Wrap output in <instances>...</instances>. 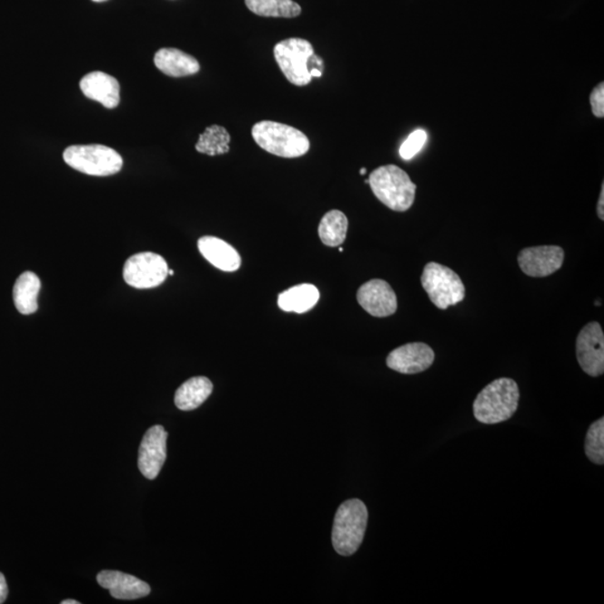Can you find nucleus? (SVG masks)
Masks as SVG:
<instances>
[{
    "instance_id": "nucleus-1",
    "label": "nucleus",
    "mask_w": 604,
    "mask_h": 604,
    "mask_svg": "<svg viewBox=\"0 0 604 604\" xmlns=\"http://www.w3.org/2000/svg\"><path fill=\"white\" fill-rule=\"evenodd\" d=\"M519 388L514 379L501 378L487 385L474 402L476 420L484 425H497L509 420L518 411Z\"/></svg>"
},
{
    "instance_id": "nucleus-2",
    "label": "nucleus",
    "mask_w": 604,
    "mask_h": 604,
    "mask_svg": "<svg viewBox=\"0 0 604 604\" xmlns=\"http://www.w3.org/2000/svg\"><path fill=\"white\" fill-rule=\"evenodd\" d=\"M368 185L379 202L396 212H407L416 199L417 185L396 165L381 166L369 175Z\"/></svg>"
},
{
    "instance_id": "nucleus-3",
    "label": "nucleus",
    "mask_w": 604,
    "mask_h": 604,
    "mask_svg": "<svg viewBox=\"0 0 604 604\" xmlns=\"http://www.w3.org/2000/svg\"><path fill=\"white\" fill-rule=\"evenodd\" d=\"M368 522L367 505L359 499L344 501L336 511L333 534V547L342 557H350L357 552L364 540Z\"/></svg>"
},
{
    "instance_id": "nucleus-4",
    "label": "nucleus",
    "mask_w": 604,
    "mask_h": 604,
    "mask_svg": "<svg viewBox=\"0 0 604 604\" xmlns=\"http://www.w3.org/2000/svg\"><path fill=\"white\" fill-rule=\"evenodd\" d=\"M252 137L267 153L282 158H298L310 149L307 136L294 126L263 120L252 126Z\"/></svg>"
},
{
    "instance_id": "nucleus-5",
    "label": "nucleus",
    "mask_w": 604,
    "mask_h": 604,
    "mask_svg": "<svg viewBox=\"0 0 604 604\" xmlns=\"http://www.w3.org/2000/svg\"><path fill=\"white\" fill-rule=\"evenodd\" d=\"M63 158L70 167L90 176H111L119 173L124 166L123 157L104 145L70 146L65 150Z\"/></svg>"
},
{
    "instance_id": "nucleus-6",
    "label": "nucleus",
    "mask_w": 604,
    "mask_h": 604,
    "mask_svg": "<svg viewBox=\"0 0 604 604\" xmlns=\"http://www.w3.org/2000/svg\"><path fill=\"white\" fill-rule=\"evenodd\" d=\"M421 284L432 304L441 310L459 304L466 297V287L461 277L440 263H427Z\"/></svg>"
},
{
    "instance_id": "nucleus-7",
    "label": "nucleus",
    "mask_w": 604,
    "mask_h": 604,
    "mask_svg": "<svg viewBox=\"0 0 604 604\" xmlns=\"http://www.w3.org/2000/svg\"><path fill=\"white\" fill-rule=\"evenodd\" d=\"M274 55L277 65L292 85L305 86L313 80L309 61L315 55V50L309 41L298 37L287 38L277 44Z\"/></svg>"
},
{
    "instance_id": "nucleus-8",
    "label": "nucleus",
    "mask_w": 604,
    "mask_h": 604,
    "mask_svg": "<svg viewBox=\"0 0 604 604\" xmlns=\"http://www.w3.org/2000/svg\"><path fill=\"white\" fill-rule=\"evenodd\" d=\"M168 265L162 256L153 252H141L130 257L125 263L124 279L137 289L159 287L168 276Z\"/></svg>"
},
{
    "instance_id": "nucleus-9",
    "label": "nucleus",
    "mask_w": 604,
    "mask_h": 604,
    "mask_svg": "<svg viewBox=\"0 0 604 604\" xmlns=\"http://www.w3.org/2000/svg\"><path fill=\"white\" fill-rule=\"evenodd\" d=\"M577 358L579 367L589 377L604 373V335L601 325L592 321L579 330L577 338Z\"/></svg>"
},
{
    "instance_id": "nucleus-10",
    "label": "nucleus",
    "mask_w": 604,
    "mask_h": 604,
    "mask_svg": "<svg viewBox=\"0 0 604 604\" xmlns=\"http://www.w3.org/2000/svg\"><path fill=\"white\" fill-rule=\"evenodd\" d=\"M565 252L561 247L540 246L523 248L518 261L526 276L545 277L561 269Z\"/></svg>"
},
{
    "instance_id": "nucleus-11",
    "label": "nucleus",
    "mask_w": 604,
    "mask_h": 604,
    "mask_svg": "<svg viewBox=\"0 0 604 604\" xmlns=\"http://www.w3.org/2000/svg\"><path fill=\"white\" fill-rule=\"evenodd\" d=\"M167 432L164 427L150 428L139 448L138 467L146 478H157L167 458Z\"/></svg>"
},
{
    "instance_id": "nucleus-12",
    "label": "nucleus",
    "mask_w": 604,
    "mask_h": 604,
    "mask_svg": "<svg viewBox=\"0 0 604 604\" xmlns=\"http://www.w3.org/2000/svg\"><path fill=\"white\" fill-rule=\"evenodd\" d=\"M436 354L425 343H410L392 350L387 358L388 368L393 371L412 375L427 371L435 362Z\"/></svg>"
},
{
    "instance_id": "nucleus-13",
    "label": "nucleus",
    "mask_w": 604,
    "mask_h": 604,
    "mask_svg": "<svg viewBox=\"0 0 604 604\" xmlns=\"http://www.w3.org/2000/svg\"><path fill=\"white\" fill-rule=\"evenodd\" d=\"M357 301L367 313L378 318L392 316L398 310L396 292L382 279L369 280L360 287Z\"/></svg>"
},
{
    "instance_id": "nucleus-14",
    "label": "nucleus",
    "mask_w": 604,
    "mask_h": 604,
    "mask_svg": "<svg viewBox=\"0 0 604 604\" xmlns=\"http://www.w3.org/2000/svg\"><path fill=\"white\" fill-rule=\"evenodd\" d=\"M96 579L102 588L119 600H136L149 596L151 591L147 583L119 571H102L97 574Z\"/></svg>"
},
{
    "instance_id": "nucleus-15",
    "label": "nucleus",
    "mask_w": 604,
    "mask_h": 604,
    "mask_svg": "<svg viewBox=\"0 0 604 604\" xmlns=\"http://www.w3.org/2000/svg\"><path fill=\"white\" fill-rule=\"evenodd\" d=\"M80 89L83 95L106 109H115L120 104L119 82L106 73L96 71L83 76Z\"/></svg>"
},
{
    "instance_id": "nucleus-16",
    "label": "nucleus",
    "mask_w": 604,
    "mask_h": 604,
    "mask_svg": "<svg viewBox=\"0 0 604 604\" xmlns=\"http://www.w3.org/2000/svg\"><path fill=\"white\" fill-rule=\"evenodd\" d=\"M198 250L212 266L222 271L234 272L240 269L241 256L227 242L216 237L199 238Z\"/></svg>"
},
{
    "instance_id": "nucleus-17",
    "label": "nucleus",
    "mask_w": 604,
    "mask_h": 604,
    "mask_svg": "<svg viewBox=\"0 0 604 604\" xmlns=\"http://www.w3.org/2000/svg\"><path fill=\"white\" fill-rule=\"evenodd\" d=\"M154 62L159 71L172 77L194 76L201 70L196 58L177 48H160Z\"/></svg>"
},
{
    "instance_id": "nucleus-18",
    "label": "nucleus",
    "mask_w": 604,
    "mask_h": 604,
    "mask_svg": "<svg viewBox=\"0 0 604 604\" xmlns=\"http://www.w3.org/2000/svg\"><path fill=\"white\" fill-rule=\"evenodd\" d=\"M320 298L318 288L314 285L302 284L281 292L277 306L286 313L305 314L313 309Z\"/></svg>"
},
{
    "instance_id": "nucleus-19",
    "label": "nucleus",
    "mask_w": 604,
    "mask_h": 604,
    "mask_svg": "<svg viewBox=\"0 0 604 604\" xmlns=\"http://www.w3.org/2000/svg\"><path fill=\"white\" fill-rule=\"evenodd\" d=\"M213 392V383L206 377L189 378L175 394V404L182 411H193L202 406Z\"/></svg>"
},
{
    "instance_id": "nucleus-20",
    "label": "nucleus",
    "mask_w": 604,
    "mask_h": 604,
    "mask_svg": "<svg viewBox=\"0 0 604 604\" xmlns=\"http://www.w3.org/2000/svg\"><path fill=\"white\" fill-rule=\"evenodd\" d=\"M42 288L40 277L33 272L19 276L13 289V298L19 313L32 315L38 308L37 297Z\"/></svg>"
},
{
    "instance_id": "nucleus-21",
    "label": "nucleus",
    "mask_w": 604,
    "mask_h": 604,
    "mask_svg": "<svg viewBox=\"0 0 604 604\" xmlns=\"http://www.w3.org/2000/svg\"><path fill=\"white\" fill-rule=\"evenodd\" d=\"M348 218L338 209H333L326 213L321 218L318 234L321 242L330 247H337L343 245L347 236Z\"/></svg>"
},
{
    "instance_id": "nucleus-22",
    "label": "nucleus",
    "mask_w": 604,
    "mask_h": 604,
    "mask_svg": "<svg viewBox=\"0 0 604 604\" xmlns=\"http://www.w3.org/2000/svg\"><path fill=\"white\" fill-rule=\"evenodd\" d=\"M248 11L262 17L295 18L301 7L294 0H246Z\"/></svg>"
},
{
    "instance_id": "nucleus-23",
    "label": "nucleus",
    "mask_w": 604,
    "mask_h": 604,
    "mask_svg": "<svg viewBox=\"0 0 604 604\" xmlns=\"http://www.w3.org/2000/svg\"><path fill=\"white\" fill-rule=\"evenodd\" d=\"M231 136L222 126L213 125L207 126L199 136L195 149L198 153L208 156L227 154L230 151Z\"/></svg>"
},
{
    "instance_id": "nucleus-24",
    "label": "nucleus",
    "mask_w": 604,
    "mask_h": 604,
    "mask_svg": "<svg viewBox=\"0 0 604 604\" xmlns=\"http://www.w3.org/2000/svg\"><path fill=\"white\" fill-rule=\"evenodd\" d=\"M584 450L588 459L593 464H604V418H599L589 428Z\"/></svg>"
},
{
    "instance_id": "nucleus-25",
    "label": "nucleus",
    "mask_w": 604,
    "mask_h": 604,
    "mask_svg": "<svg viewBox=\"0 0 604 604\" xmlns=\"http://www.w3.org/2000/svg\"><path fill=\"white\" fill-rule=\"evenodd\" d=\"M428 135L425 130L418 129L408 136L399 148V155L404 160H410L414 156L420 153L423 146L426 145Z\"/></svg>"
},
{
    "instance_id": "nucleus-26",
    "label": "nucleus",
    "mask_w": 604,
    "mask_h": 604,
    "mask_svg": "<svg viewBox=\"0 0 604 604\" xmlns=\"http://www.w3.org/2000/svg\"><path fill=\"white\" fill-rule=\"evenodd\" d=\"M591 108L597 118L604 116V83H599L590 96Z\"/></svg>"
},
{
    "instance_id": "nucleus-27",
    "label": "nucleus",
    "mask_w": 604,
    "mask_h": 604,
    "mask_svg": "<svg viewBox=\"0 0 604 604\" xmlns=\"http://www.w3.org/2000/svg\"><path fill=\"white\" fill-rule=\"evenodd\" d=\"M8 596V587L6 579L3 576V573H0V604L6 601Z\"/></svg>"
},
{
    "instance_id": "nucleus-28",
    "label": "nucleus",
    "mask_w": 604,
    "mask_h": 604,
    "mask_svg": "<svg viewBox=\"0 0 604 604\" xmlns=\"http://www.w3.org/2000/svg\"><path fill=\"white\" fill-rule=\"evenodd\" d=\"M598 216L601 221L604 220V184H602L600 197H599L597 206Z\"/></svg>"
},
{
    "instance_id": "nucleus-29",
    "label": "nucleus",
    "mask_w": 604,
    "mask_h": 604,
    "mask_svg": "<svg viewBox=\"0 0 604 604\" xmlns=\"http://www.w3.org/2000/svg\"><path fill=\"white\" fill-rule=\"evenodd\" d=\"M310 76H313V77H321V76H323V72H321L319 70H317V69H313V70H310Z\"/></svg>"
},
{
    "instance_id": "nucleus-30",
    "label": "nucleus",
    "mask_w": 604,
    "mask_h": 604,
    "mask_svg": "<svg viewBox=\"0 0 604 604\" xmlns=\"http://www.w3.org/2000/svg\"><path fill=\"white\" fill-rule=\"evenodd\" d=\"M62 604H80L79 601L76 600H65L61 602Z\"/></svg>"
},
{
    "instance_id": "nucleus-31",
    "label": "nucleus",
    "mask_w": 604,
    "mask_h": 604,
    "mask_svg": "<svg viewBox=\"0 0 604 604\" xmlns=\"http://www.w3.org/2000/svg\"><path fill=\"white\" fill-rule=\"evenodd\" d=\"M365 174H367V168L360 169V175H365Z\"/></svg>"
},
{
    "instance_id": "nucleus-32",
    "label": "nucleus",
    "mask_w": 604,
    "mask_h": 604,
    "mask_svg": "<svg viewBox=\"0 0 604 604\" xmlns=\"http://www.w3.org/2000/svg\"><path fill=\"white\" fill-rule=\"evenodd\" d=\"M92 2L104 3V2H106V0H92Z\"/></svg>"
},
{
    "instance_id": "nucleus-33",
    "label": "nucleus",
    "mask_w": 604,
    "mask_h": 604,
    "mask_svg": "<svg viewBox=\"0 0 604 604\" xmlns=\"http://www.w3.org/2000/svg\"><path fill=\"white\" fill-rule=\"evenodd\" d=\"M173 275H174V271L173 270H168V276H173Z\"/></svg>"
},
{
    "instance_id": "nucleus-34",
    "label": "nucleus",
    "mask_w": 604,
    "mask_h": 604,
    "mask_svg": "<svg viewBox=\"0 0 604 604\" xmlns=\"http://www.w3.org/2000/svg\"><path fill=\"white\" fill-rule=\"evenodd\" d=\"M339 247V252H340V253H343V252H344V248H343L342 247Z\"/></svg>"
}]
</instances>
